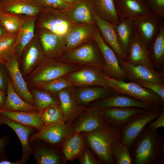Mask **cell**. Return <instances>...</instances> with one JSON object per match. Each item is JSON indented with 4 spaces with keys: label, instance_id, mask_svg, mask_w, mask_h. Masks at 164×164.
Here are the masks:
<instances>
[{
    "label": "cell",
    "instance_id": "obj_1",
    "mask_svg": "<svg viewBox=\"0 0 164 164\" xmlns=\"http://www.w3.org/2000/svg\"><path fill=\"white\" fill-rule=\"evenodd\" d=\"M163 137L146 126L129 149L134 164H163Z\"/></svg>",
    "mask_w": 164,
    "mask_h": 164
},
{
    "label": "cell",
    "instance_id": "obj_2",
    "mask_svg": "<svg viewBox=\"0 0 164 164\" xmlns=\"http://www.w3.org/2000/svg\"><path fill=\"white\" fill-rule=\"evenodd\" d=\"M84 133L85 143L91 149L101 164H113V146L121 141V129L105 121L99 128Z\"/></svg>",
    "mask_w": 164,
    "mask_h": 164
},
{
    "label": "cell",
    "instance_id": "obj_3",
    "mask_svg": "<svg viewBox=\"0 0 164 164\" xmlns=\"http://www.w3.org/2000/svg\"><path fill=\"white\" fill-rule=\"evenodd\" d=\"M58 60L81 67H93L106 75L104 61L94 39L67 51Z\"/></svg>",
    "mask_w": 164,
    "mask_h": 164
},
{
    "label": "cell",
    "instance_id": "obj_4",
    "mask_svg": "<svg viewBox=\"0 0 164 164\" xmlns=\"http://www.w3.org/2000/svg\"><path fill=\"white\" fill-rule=\"evenodd\" d=\"M81 67L45 57L32 72L24 78L28 84L65 78Z\"/></svg>",
    "mask_w": 164,
    "mask_h": 164
},
{
    "label": "cell",
    "instance_id": "obj_5",
    "mask_svg": "<svg viewBox=\"0 0 164 164\" xmlns=\"http://www.w3.org/2000/svg\"><path fill=\"white\" fill-rule=\"evenodd\" d=\"M109 88L115 92L127 95L156 108L164 107V101L155 93L132 82L117 80L107 75Z\"/></svg>",
    "mask_w": 164,
    "mask_h": 164
},
{
    "label": "cell",
    "instance_id": "obj_6",
    "mask_svg": "<svg viewBox=\"0 0 164 164\" xmlns=\"http://www.w3.org/2000/svg\"><path fill=\"white\" fill-rule=\"evenodd\" d=\"M73 23L68 18L66 10L43 8L37 15L36 28L63 36Z\"/></svg>",
    "mask_w": 164,
    "mask_h": 164
},
{
    "label": "cell",
    "instance_id": "obj_7",
    "mask_svg": "<svg viewBox=\"0 0 164 164\" xmlns=\"http://www.w3.org/2000/svg\"><path fill=\"white\" fill-rule=\"evenodd\" d=\"M163 107L134 115L121 129V142L130 149L147 125L158 117Z\"/></svg>",
    "mask_w": 164,
    "mask_h": 164
},
{
    "label": "cell",
    "instance_id": "obj_8",
    "mask_svg": "<svg viewBox=\"0 0 164 164\" xmlns=\"http://www.w3.org/2000/svg\"><path fill=\"white\" fill-rule=\"evenodd\" d=\"M36 132H34L30 136L29 142L31 143L36 140L43 141L58 149L65 139L74 133L71 124L63 123L53 125H44Z\"/></svg>",
    "mask_w": 164,
    "mask_h": 164
},
{
    "label": "cell",
    "instance_id": "obj_9",
    "mask_svg": "<svg viewBox=\"0 0 164 164\" xmlns=\"http://www.w3.org/2000/svg\"><path fill=\"white\" fill-rule=\"evenodd\" d=\"M133 19L137 36L149 48L164 23V18L151 12Z\"/></svg>",
    "mask_w": 164,
    "mask_h": 164
},
{
    "label": "cell",
    "instance_id": "obj_10",
    "mask_svg": "<svg viewBox=\"0 0 164 164\" xmlns=\"http://www.w3.org/2000/svg\"><path fill=\"white\" fill-rule=\"evenodd\" d=\"M106 77L104 73L94 67L85 66L70 73L65 78L75 87L98 86L109 88Z\"/></svg>",
    "mask_w": 164,
    "mask_h": 164
},
{
    "label": "cell",
    "instance_id": "obj_11",
    "mask_svg": "<svg viewBox=\"0 0 164 164\" xmlns=\"http://www.w3.org/2000/svg\"><path fill=\"white\" fill-rule=\"evenodd\" d=\"M118 58L126 79L130 82L138 80L164 84L163 70H156L154 68L143 65L130 64L122 59Z\"/></svg>",
    "mask_w": 164,
    "mask_h": 164
},
{
    "label": "cell",
    "instance_id": "obj_12",
    "mask_svg": "<svg viewBox=\"0 0 164 164\" xmlns=\"http://www.w3.org/2000/svg\"><path fill=\"white\" fill-rule=\"evenodd\" d=\"M4 64L16 93L24 101L36 106L28 85L21 73L19 61L15 53Z\"/></svg>",
    "mask_w": 164,
    "mask_h": 164
},
{
    "label": "cell",
    "instance_id": "obj_13",
    "mask_svg": "<svg viewBox=\"0 0 164 164\" xmlns=\"http://www.w3.org/2000/svg\"><path fill=\"white\" fill-rule=\"evenodd\" d=\"M38 29L37 36L45 56L58 60L67 51L63 36L45 29Z\"/></svg>",
    "mask_w": 164,
    "mask_h": 164
},
{
    "label": "cell",
    "instance_id": "obj_14",
    "mask_svg": "<svg viewBox=\"0 0 164 164\" xmlns=\"http://www.w3.org/2000/svg\"><path fill=\"white\" fill-rule=\"evenodd\" d=\"M94 39L99 49L106 69V75L119 80H126L125 74L120 66L117 56L113 50L103 41L97 27Z\"/></svg>",
    "mask_w": 164,
    "mask_h": 164
},
{
    "label": "cell",
    "instance_id": "obj_15",
    "mask_svg": "<svg viewBox=\"0 0 164 164\" xmlns=\"http://www.w3.org/2000/svg\"><path fill=\"white\" fill-rule=\"evenodd\" d=\"M45 57L38 36L35 35L24 48L19 61L23 77L25 78L29 75Z\"/></svg>",
    "mask_w": 164,
    "mask_h": 164
},
{
    "label": "cell",
    "instance_id": "obj_16",
    "mask_svg": "<svg viewBox=\"0 0 164 164\" xmlns=\"http://www.w3.org/2000/svg\"><path fill=\"white\" fill-rule=\"evenodd\" d=\"M97 28L96 22L73 23L63 36L67 50H71L94 39Z\"/></svg>",
    "mask_w": 164,
    "mask_h": 164
},
{
    "label": "cell",
    "instance_id": "obj_17",
    "mask_svg": "<svg viewBox=\"0 0 164 164\" xmlns=\"http://www.w3.org/2000/svg\"><path fill=\"white\" fill-rule=\"evenodd\" d=\"M103 109L92 104L72 123L75 133L89 132L101 126L104 123Z\"/></svg>",
    "mask_w": 164,
    "mask_h": 164
},
{
    "label": "cell",
    "instance_id": "obj_18",
    "mask_svg": "<svg viewBox=\"0 0 164 164\" xmlns=\"http://www.w3.org/2000/svg\"><path fill=\"white\" fill-rule=\"evenodd\" d=\"M101 109L111 107H138L150 111L156 108L127 95L116 93L92 103Z\"/></svg>",
    "mask_w": 164,
    "mask_h": 164
},
{
    "label": "cell",
    "instance_id": "obj_19",
    "mask_svg": "<svg viewBox=\"0 0 164 164\" xmlns=\"http://www.w3.org/2000/svg\"><path fill=\"white\" fill-rule=\"evenodd\" d=\"M66 11L68 18L73 22H95V12L92 0H75Z\"/></svg>",
    "mask_w": 164,
    "mask_h": 164
},
{
    "label": "cell",
    "instance_id": "obj_20",
    "mask_svg": "<svg viewBox=\"0 0 164 164\" xmlns=\"http://www.w3.org/2000/svg\"><path fill=\"white\" fill-rule=\"evenodd\" d=\"M102 109L104 121L120 129L127 125L134 115L149 111L135 107H111Z\"/></svg>",
    "mask_w": 164,
    "mask_h": 164
},
{
    "label": "cell",
    "instance_id": "obj_21",
    "mask_svg": "<svg viewBox=\"0 0 164 164\" xmlns=\"http://www.w3.org/2000/svg\"><path fill=\"white\" fill-rule=\"evenodd\" d=\"M76 87H71L73 95L78 103L85 106L117 93L110 88L102 86Z\"/></svg>",
    "mask_w": 164,
    "mask_h": 164
},
{
    "label": "cell",
    "instance_id": "obj_22",
    "mask_svg": "<svg viewBox=\"0 0 164 164\" xmlns=\"http://www.w3.org/2000/svg\"><path fill=\"white\" fill-rule=\"evenodd\" d=\"M125 61L130 64L143 65L154 68L148 47L138 37L135 32L131 42Z\"/></svg>",
    "mask_w": 164,
    "mask_h": 164
},
{
    "label": "cell",
    "instance_id": "obj_23",
    "mask_svg": "<svg viewBox=\"0 0 164 164\" xmlns=\"http://www.w3.org/2000/svg\"><path fill=\"white\" fill-rule=\"evenodd\" d=\"M71 87L63 89L56 94L65 116V123L72 124L87 107L77 102L72 94Z\"/></svg>",
    "mask_w": 164,
    "mask_h": 164
},
{
    "label": "cell",
    "instance_id": "obj_24",
    "mask_svg": "<svg viewBox=\"0 0 164 164\" xmlns=\"http://www.w3.org/2000/svg\"><path fill=\"white\" fill-rule=\"evenodd\" d=\"M31 153L37 164H65L67 160L58 149L43 143L31 148Z\"/></svg>",
    "mask_w": 164,
    "mask_h": 164
},
{
    "label": "cell",
    "instance_id": "obj_25",
    "mask_svg": "<svg viewBox=\"0 0 164 164\" xmlns=\"http://www.w3.org/2000/svg\"><path fill=\"white\" fill-rule=\"evenodd\" d=\"M1 10L20 16H37L43 9L34 0H0Z\"/></svg>",
    "mask_w": 164,
    "mask_h": 164
},
{
    "label": "cell",
    "instance_id": "obj_26",
    "mask_svg": "<svg viewBox=\"0 0 164 164\" xmlns=\"http://www.w3.org/2000/svg\"><path fill=\"white\" fill-rule=\"evenodd\" d=\"M37 16H22V22L15 45L14 53L19 61L22 52L35 35V29Z\"/></svg>",
    "mask_w": 164,
    "mask_h": 164
},
{
    "label": "cell",
    "instance_id": "obj_27",
    "mask_svg": "<svg viewBox=\"0 0 164 164\" xmlns=\"http://www.w3.org/2000/svg\"><path fill=\"white\" fill-rule=\"evenodd\" d=\"M95 19L103 41L113 50L118 58L125 60L126 55L119 44L113 25L101 19L96 13Z\"/></svg>",
    "mask_w": 164,
    "mask_h": 164
},
{
    "label": "cell",
    "instance_id": "obj_28",
    "mask_svg": "<svg viewBox=\"0 0 164 164\" xmlns=\"http://www.w3.org/2000/svg\"><path fill=\"white\" fill-rule=\"evenodd\" d=\"M0 121L2 124H5L10 127L17 134L22 148V154L21 159L27 161L31 155L29 138L36 129L32 127L12 121L0 114Z\"/></svg>",
    "mask_w": 164,
    "mask_h": 164
},
{
    "label": "cell",
    "instance_id": "obj_29",
    "mask_svg": "<svg viewBox=\"0 0 164 164\" xmlns=\"http://www.w3.org/2000/svg\"><path fill=\"white\" fill-rule=\"evenodd\" d=\"M119 21L152 12L144 0H116Z\"/></svg>",
    "mask_w": 164,
    "mask_h": 164
},
{
    "label": "cell",
    "instance_id": "obj_30",
    "mask_svg": "<svg viewBox=\"0 0 164 164\" xmlns=\"http://www.w3.org/2000/svg\"><path fill=\"white\" fill-rule=\"evenodd\" d=\"M41 112L0 110V114L15 122L39 130L43 126Z\"/></svg>",
    "mask_w": 164,
    "mask_h": 164
},
{
    "label": "cell",
    "instance_id": "obj_31",
    "mask_svg": "<svg viewBox=\"0 0 164 164\" xmlns=\"http://www.w3.org/2000/svg\"><path fill=\"white\" fill-rule=\"evenodd\" d=\"M85 144L84 133L74 132L63 142L60 148L61 152L67 161L72 162L77 158Z\"/></svg>",
    "mask_w": 164,
    "mask_h": 164
},
{
    "label": "cell",
    "instance_id": "obj_32",
    "mask_svg": "<svg viewBox=\"0 0 164 164\" xmlns=\"http://www.w3.org/2000/svg\"><path fill=\"white\" fill-rule=\"evenodd\" d=\"M0 110L40 112L36 106L25 101L17 94L13 87L9 76L5 102Z\"/></svg>",
    "mask_w": 164,
    "mask_h": 164
},
{
    "label": "cell",
    "instance_id": "obj_33",
    "mask_svg": "<svg viewBox=\"0 0 164 164\" xmlns=\"http://www.w3.org/2000/svg\"><path fill=\"white\" fill-rule=\"evenodd\" d=\"M96 14L112 25L119 22L116 0H92Z\"/></svg>",
    "mask_w": 164,
    "mask_h": 164
},
{
    "label": "cell",
    "instance_id": "obj_34",
    "mask_svg": "<svg viewBox=\"0 0 164 164\" xmlns=\"http://www.w3.org/2000/svg\"><path fill=\"white\" fill-rule=\"evenodd\" d=\"M113 25L119 44L126 56L135 33L133 18L121 20L118 24Z\"/></svg>",
    "mask_w": 164,
    "mask_h": 164
},
{
    "label": "cell",
    "instance_id": "obj_35",
    "mask_svg": "<svg viewBox=\"0 0 164 164\" xmlns=\"http://www.w3.org/2000/svg\"><path fill=\"white\" fill-rule=\"evenodd\" d=\"M148 48L154 67L158 69L163 67L164 63V23Z\"/></svg>",
    "mask_w": 164,
    "mask_h": 164
},
{
    "label": "cell",
    "instance_id": "obj_36",
    "mask_svg": "<svg viewBox=\"0 0 164 164\" xmlns=\"http://www.w3.org/2000/svg\"><path fill=\"white\" fill-rule=\"evenodd\" d=\"M36 106L40 112L53 105L60 104L56 94L43 90L29 87Z\"/></svg>",
    "mask_w": 164,
    "mask_h": 164
},
{
    "label": "cell",
    "instance_id": "obj_37",
    "mask_svg": "<svg viewBox=\"0 0 164 164\" xmlns=\"http://www.w3.org/2000/svg\"><path fill=\"white\" fill-rule=\"evenodd\" d=\"M40 117L44 125L65 123V116L60 104L51 105L41 112Z\"/></svg>",
    "mask_w": 164,
    "mask_h": 164
},
{
    "label": "cell",
    "instance_id": "obj_38",
    "mask_svg": "<svg viewBox=\"0 0 164 164\" xmlns=\"http://www.w3.org/2000/svg\"><path fill=\"white\" fill-rule=\"evenodd\" d=\"M28 85L29 87L43 90L56 94L63 89L72 86L65 78L32 83Z\"/></svg>",
    "mask_w": 164,
    "mask_h": 164
},
{
    "label": "cell",
    "instance_id": "obj_39",
    "mask_svg": "<svg viewBox=\"0 0 164 164\" xmlns=\"http://www.w3.org/2000/svg\"><path fill=\"white\" fill-rule=\"evenodd\" d=\"M18 32L9 33L0 39V63H4L14 53Z\"/></svg>",
    "mask_w": 164,
    "mask_h": 164
},
{
    "label": "cell",
    "instance_id": "obj_40",
    "mask_svg": "<svg viewBox=\"0 0 164 164\" xmlns=\"http://www.w3.org/2000/svg\"><path fill=\"white\" fill-rule=\"evenodd\" d=\"M22 22V16L2 10L0 12V23L9 33L18 32Z\"/></svg>",
    "mask_w": 164,
    "mask_h": 164
},
{
    "label": "cell",
    "instance_id": "obj_41",
    "mask_svg": "<svg viewBox=\"0 0 164 164\" xmlns=\"http://www.w3.org/2000/svg\"><path fill=\"white\" fill-rule=\"evenodd\" d=\"M112 155L116 164H132L133 161L129 148L121 141L115 143L112 149Z\"/></svg>",
    "mask_w": 164,
    "mask_h": 164
},
{
    "label": "cell",
    "instance_id": "obj_42",
    "mask_svg": "<svg viewBox=\"0 0 164 164\" xmlns=\"http://www.w3.org/2000/svg\"><path fill=\"white\" fill-rule=\"evenodd\" d=\"M77 158L81 164H101L93 152L86 144L79 153Z\"/></svg>",
    "mask_w": 164,
    "mask_h": 164
},
{
    "label": "cell",
    "instance_id": "obj_43",
    "mask_svg": "<svg viewBox=\"0 0 164 164\" xmlns=\"http://www.w3.org/2000/svg\"><path fill=\"white\" fill-rule=\"evenodd\" d=\"M39 5L45 9L56 10H66L71 4L62 0H34Z\"/></svg>",
    "mask_w": 164,
    "mask_h": 164
},
{
    "label": "cell",
    "instance_id": "obj_44",
    "mask_svg": "<svg viewBox=\"0 0 164 164\" xmlns=\"http://www.w3.org/2000/svg\"><path fill=\"white\" fill-rule=\"evenodd\" d=\"M133 82L152 91L164 101V84L138 80H135Z\"/></svg>",
    "mask_w": 164,
    "mask_h": 164
},
{
    "label": "cell",
    "instance_id": "obj_45",
    "mask_svg": "<svg viewBox=\"0 0 164 164\" xmlns=\"http://www.w3.org/2000/svg\"><path fill=\"white\" fill-rule=\"evenodd\" d=\"M152 13L164 18V0H144Z\"/></svg>",
    "mask_w": 164,
    "mask_h": 164
},
{
    "label": "cell",
    "instance_id": "obj_46",
    "mask_svg": "<svg viewBox=\"0 0 164 164\" xmlns=\"http://www.w3.org/2000/svg\"><path fill=\"white\" fill-rule=\"evenodd\" d=\"M9 75L7 68L4 63H0V89L6 94Z\"/></svg>",
    "mask_w": 164,
    "mask_h": 164
},
{
    "label": "cell",
    "instance_id": "obj_47",
    "mask_svg": "<svg viewBox=\"0 0 164 164\" xmlns=\"http://www.w3.org/2000/svg\"><path fill=\"white\" fill-rule=\"evenodd\" d=\"M150 128L157 130L160 127L164 126V108H162L161 112L158 117L151 121L148 125Z\"/></svg>",
    "mask_w": 164,
    "mask_h": 164
},
{
    "label": "cell",
    "instance_id": "obj_48",
    "mask_svg": "<svg viewBox=\"0 0 164 164\" xmlns=\"http://www.w3.org/2000/svg\"><path fill=\"white\" fill-rule=\"evenodd\" d=\"M9 140L10 138L8 136H5L0 138V162L8 159L5 149Z\"/></svg>",
    "mask_w": 164,
    "mask_h": 164
},
{
    "label": "cell",
    "instance_id": "obj_49",
    "mask_svg": "<svg viewBox=\"0 0 164 164\" xmlns=\"http://www.w3.org/2000/svg\"><path fill=\"white\" fill-rule=\"evenodd\" d=\"M6 94L0 89V110L3 107L5 103Z\"/></svg>",
    "mask_w": 164,
    "mask_h": 164
},
{
    "label": "cell",
    "instance_id": "obj_50",
    "mask_svg": "<svg viewBox=\"0 0 164 164\" xmlns=\"http://www.w3.org/2000/svg\"><path fill=\"white\" fill-rule=\"evenodd\" d=\"M26 161L22 159L19 160L16 162H12L7 160H2L0 162V164H23L25 163Z\"/></svg>",
    "mask_w": 164,
    "mask_h": 164
},
{
    "label": "cell",
    "instance_id": "obj_51",
    "mask_svg": "<svg viewBox=\"0 0 164 164\" xmlns=\"http://www.w3.org/2000/svg\"><path fill=\"white\" fill-rule=\"evenodd\" d=\"M8 33V32L2 25L0 23V39L4 37Z\"/></svg>",
    "mask_w": 164,
    "mask_h": 164
},
{
    "label": "cell",
    "instance_id": "obj_52",
    "mask_svg": "<svg viewBox=\"0 0 164 164\" xmlns=\"http://www.w3.org/2000/svg\"><path fill=\"white\" fill-rule=\"evenodd\" d=\"M62 0L65 2L70 3V4H71L72 3H73L75 0Z\"/></svg>",
    "mask_w": 164,
    "mask_h": 164
},
{
    "label": "cell",
    "instance_id": "obj_53",
    "mask_svg": "<svg viewBox=\"0 0 164 164\" xmlns=\"http://www.w3.org/2000/svg\"><path fill=\"white\" fill-rule=\"evenodd\" d=\"M2 124V122L0 121V125H1Z\"/></svg>",
    "mask_w": 164,
    "mask_h": 164
},
{
    "label": "cell",
    "instance_id": "obj_54",
    "mask_svg": "<svg viewBox=\"0 0 164 164\" xmlns=\"http://www.w3.org/2000/svg\"><path fill=\"white\" fill-rule=\"evenodd\" d=\"M1 11V9L0 7V12Z\"/></svg>",
    "mask_w": 164,
    "mask_h": 164
},
{
    "label": "cell",
    "instance_id": "obj_55",
    "mask_svg": "<svg viewBox=\"0 0 164 164\" xmlns=\"http://www.w3.org/2000/svg\"><path fill=\"white\" fill-rule=\"evenodd\" d=\"M0 0L2 1V0Z\"/></svg>",
    "mask_w": 164,
    "mask_h": 164
}]
</instances>
